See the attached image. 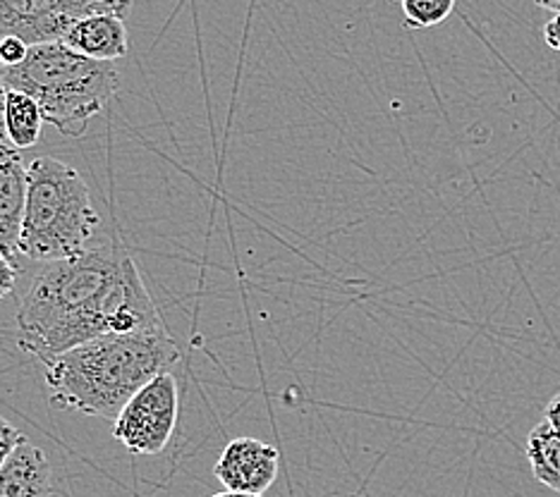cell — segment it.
Masks as SVG:
<instances>
[{"label": "cell", "instance_id": "obj_1", "mask_svg": "<svg viewBox=\"0 0 560 497\" xmlns=\"http://www.w3.org/2000/svg\"><path fill=\"white\" fill-rule=\"evenodd\" d=\"M163 330L139 268L118 241L36 273L18 311V344L42 364L108 335Z\"/></svg>", "mask_w": 560, "mask_h": 497}, {"label": "cell", "instance_id": "obj_2", "mask_svg": "<svg viewBox=\"0 0 560 497\" xmlns=\"http://www.w3.org/2000/svg\"><path fill=\"white\" fill-rule=\"evenodd\" d=\"M177 359L180 350L163 328L86 342L46 362L44 378L58 410L116 421L125 404L151 380L171 374Z\"/></svg>", "mask_w": 560, "mask_h": 497}, {"label": "cell", "instance_id": "obj_3", "mask_svg": "<svg viewBox=\"0 0 560 497\" xmlns=\"http://www.w3.org/2000/svg\"><path fill=\"white\" fill-rule=\"evenodd\" d=\"M0 82L8 92L27 94L44 120L62 137H82L120 86L113 62L89 60L62 44L30 48L18 68H5Z\"/></svg>", "mask_w": 560, "mask_h": 497}, {"label": "cell", "instance_id": "obj_4", "mask_svg": "<svg viewBox=\"0 0 560 497\" xmlns=\"http://www.w3.org/2000/svg\"><path fill=\"white\" fill-rule=\"evenodd\" d=\"M101 225L84 177L72 165L39 156L27 165L20 253L34 261H66L89 249Z\"/></svg>", "mask_w": 560, "mask_h": 497}, {"label": "cell", "instance_id": "obj_5", "mask_svg": "<svg viewBox=\"0 0 560 497\" xmlns=\"http://www.w3.org/2000/svg\"><path fill=\"white\" fill-rule=\"evenodd\" d=\"M127 12V0H0V42L20 38L30 48L62 44L84 17H125Z\"/></svg>", "mask_w": 560, "mask_h": 497}, {"label": "cell", "instance_id": "obj_6", "mask_svg": "<svg viewBox=\"0 0 560 497\" xmlns=\"http://www.w3.org/2000/svg\"><path fill=\"white\" fill-rule=\"evenodd\" d=\"M180 392L173 374H163L139 390L113 421V436L125 450L142 457L161 454L175 433Z\"/></svg>", "mask_w": 560, "mask_h": 497}, {"label": "cell", "instance_id": "obj_7", "mask_svg": "<svg viewBox=\"0 0 560 497\" xmlns=\"http://www.w3.org/2000/svg\"><path fill=\"white\" fill-rule=\"evenodd\" d=\"M278 450L257 438H235L225 445L213 476L231 493L264 495L278 478Z\"/></svg>", "mask_w": 560, "mask_h": 497}, {"label": "cell", "instance_id": "obj_8", "mask_svg": "<svg viewBox=\"0 0 560 497\" xmlns=\"http://www.w3.org/2000/svg\"><path fill=\"white\" fill-rule=\"evenodd\" d=\"M27 209V165L10 144L0 146V253L15 259Z\"/></svg>", "mask_w": 560, "mask_h": 497}, {"label": "cell", "instance_id": "obj_9", "mask_svg": "<svg viewBox=\"0 0 560 497\" xmlns=\"http://www.w3.org/2000/svg\"><path fill=\"white\" fill-rule=\"evenodd\" d=\"M54 469L46 452L24 440L0 469V497H54Z\"/></svg>", "mask_w": 560, "mask_h": 497}, {"label": "cell", "instance_id": "obj_10", "mask_svg": "<svg viewBox=\"0 0 560 497\" xmlns=\"http://www.w3.org/2000/svg\"><path fill=\"white\" fill-rule=\"evenodd\" d=\"M62 46H68L74 54L89 60L113 62L127 56V29L125 17L120 15H94L80 20L62 38Z\"/></svg>", "mask_w": 560, "mask_h": 497}, {"label": "cell", "instance_id": "obj_11", "mask_svg": "<svg viewBox=\"0 0 560 497\" xmlns=\"http://www.w3.org/2000/svg\"><path fill=\"white\" fill-rule=\"evenodd\" d=\"M525 450L534 478L541 486L560 493V433H556L546 421H539L529 430Z\"/></svg>", "mask_w": 560, "mask_h": 497}, {"label": "cell", "instance_id": "obj_12", "mask_svg": "<svg viewBox=\"0 0 560 497\" xmlns=\"http://www.w3.org/2000/svg\"><path fill=\"white\" fill-rule=\"evenodd\" d=\"M44 115L36 100L27 94L8 92L5 100V132L12 149H32L42 139Z\"/></svg>", "mask_w": 560, "mask_h": 497}, {"label": "cell", "instance_id": "obj_13", "mask_svg": "<svg viewBox=\"0 0 560 497\" xmlns=\"http://www.w3.org/2000/svg\"><path fill=\"white\" fill-rule=\"evenodd\" d=\"M400 8L407 29H429L448 20L455 3L453 0H402Z\"/></svg>", "mask_w": 560, "mask_h": 497}, {"label": "cell", "instance_id": "obj_14", "mask_svg": "<svg viewBox=\"0 0 560 497\" xmlns=\"http://www.w3.org/2000/svg\"><path fill=\"white\" fill-rule=\"evenodd\" d=\"M27 440L22 436V433L10 424L8 418L0 416V469L5 466L8 459L15 454V450L20 448V445Z\"/></svg>", "mask_w": 560, "mask_h": 497}, {"label": "cell", "instance_id": "obj_15", "mask_svg": "<svg viewBox=\"0 0 560 497\" xmlns=\"http://www.w3.org/2000/svg\"><path fill=\"white\" fill-rule=\"evenodd\" d=\"M27 54L30 46L22 44L20 38H3L0 42V62H3V68H18L27 58Z\"/></svg>", "mask_w": 560, "mask_h": 497}, {"label": "cell", "instance_id": "obj_16", "mask_svg": "<svg viewBox=\"0 0 560 497\" xmlns=\"http://www.w3.org/2000/svg\"><path fill=\"white\" fill-rule=\"evenodd\" d=\"M18 263L15 259H8L5 253H0V299L10 297L18 287Z\"/></svg>", "mask_w": 560, "mask_h": 497}, {"label": "cell", "instance_id": "obj_17", "mask_svg": "<svg viewBox=\"0 0 560 497\" xmlns=\"http://www.w3.org/2000/svg\"><path fill=\"white\" fill-rule=\"evenodd\" d=\"M541 34L546 44H549L553 50H560V15H553L549 22H546Z\"/></svg>", "mask_w": 560, "mask_h": 497}, {"label": "cell", "instance_id": "obj_18", "mask_svg": "<svg viewBox=\"0 0 560 497\" xmlns=\"http://www.w3.org/2000/svg\"><path fill=\"white\" fill-rule=\"evenodd\" d=\"M544 421H546V424H549L556 433H560V392L553 394V398L549 400V404H546Z\"/></svg>", "mask_w": 560, "mask_h": 497}, {"label": "cell", "instance_id": "obj_19", "mask_svg": "<svg viewBox=\"0 0 560 497\" xmlns=\"http://www.w3.org/2000/svg\"><path fill=\"white\" fill-rule=\"evenodd\" d=\"M5 100H8V88L0 82V146L10 144L8 132H5Z\"/></svg>", "mask_w": 560, "mask_h": 497}, {"label": "cell", "instance_id": "obj_20", "mask_svg": "<svg viewBox=\"0 0 560 497\" xmlns=\"http://www.w3.org/2000/svg\"><path fill=\"white\" fill-rule=\"evenodd\" d=\"M539 8L551 10L553 15H560V0H539Z\"/></svg>", "mask_w": 560, "mask_h": 497}, {"label": "cell", "instance_id": "obj_21", "mask_svg": "<svg viewBox=\"0 0 560 497\" xmlns=\"http://www.w3.org/2000/svg\"><path fill=\"white\" fill-rule=\"evenodd\" d=\"M211 497H264V495H245V493H231V490H225V493L211 495Z\"/></svg>", "mask_w": 560, "mask_h": 497}, {"label": "cell", "instance_id": "obj_22", "mask_svg": "<svg viewBox=\"0 0 560 497\" xmlns=\"http://www.w3.org/2000/svg\"><path fill=\"white\" fill-rule=\"evenodd\" d=\"M3 70H5V68H3V62H0V74H3Z\"/></svg>", "mask_w": 560, "mask_h": 497}]
</instances>
